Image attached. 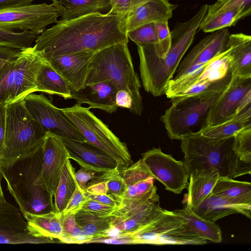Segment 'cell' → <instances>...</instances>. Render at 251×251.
Masks as SVG:
<instances>
[{
  "label": "cell",
  "mask_w": 251,
  "mask_h": 251,
  "mask_svg": "<svg viewBox=\"0 0 251 251\" xmlns=\"http://www.w3.org/2000/svg\"><path fill=\"white\" fill-rule=\"evenodd\" d=\"M126 18L123 14L96 13L60 20L37 36L34 47L47 58L83 51L96 52L127 43Z\"/></svg>",
  "instance_id": "1"
},
{
  "label": "cell",
  "mask_w": 251,
  "mask_h": 251,
  "mask_svg": "<svg viewBox=\"0 0 251 251\" xmlns=\"http://www.w3.org/2000/svg\"><path fill=\"white\" fill-rule=\"evenodd\" d=\"M206 13L201 7L190 19L177 23L171 31L170 49L163 58L159 57L152 44H139L140 78L145 90L154 97L165 94L169 81L184 54L192 44L200 25Z\"/></svg>",
  "instance_id": "2"
},
{
  "label": "cell",
  "mask_w": 251,
  "mask_h": 251,
  "mask_svg": "<svg viewBox=\"0 0 251 251\" xmlns=\"http://www.w3.org/2000/svg\"><path fill=\"white\" fill-rule=\"evenodd\" d=\"M42 146L18 158L10 166H0L7 189L22 214L55 211L53 195L48 190L42 176Z\"/></svg>",
  "instance_id": "3"
},
{
  "label": "cell",
  "mask_w": 251,
  "mask_h": 251,
  "mask_svg": "<svg viewBox=\"0 0 251 251\" xmlns=\"http://www.w3.org/2000/svg\"><path fill=\"white\" fill-rule=\"evenodd\" d=\"M234 137L216 139L200 133L181 140L183 162L188 176L201 170L215 171L219 177L234 179L251 175V164L241 161L234 150Z\"/></svg>",
  "instance_id": "4"
},
{
  "label": "cell",
  "mask_w": 251,
  "mask_h": 251,
  "mask_svg": "<svg viewBox=\"0 0 251 251\" xmlns=\"http://www.w3.org/2000/svg\"><path fill=\"white\" fill-rule=\"evenodd\" d=\"M109 81L117 89L129 93L132 99L130 111L141 115L143 104L141 82L133 67L127 43L115 44L96 52L88 67L85 85Z\"/></svg>",
  "instance_id": "5"
},
{
  "label": "cell",
  "mask_w": 251,
  "mask_h": 251,
  "mask_svg": "<svg viewBox=\"0 0 251 251\" xmlns=\"http://www.w3.org/2000/svg\"><path fill=\"white\" fill-rule=\"evenodd\" d=\"M108 244L203 245L206 240L193 231L173 211L163 209L139 229L116 238L106 237Z\"/></svg>",
  "instance_id": "6"
},
{
  "label": "cell",
  "mask_w": 251,
  "mask_h": 251,
  "mask_svg": "<svg viewBox=\"0 0 251 251\" xmlns=\"http://www.w3.org/2000/svg\"><path fill=\"white\" fill-rule=\"evenodd\" d=\"M46 133L28 112L24 99L7 104L0 166H10L18 158L41 147Z\"/></svg>",
  "instance_id": "7"
},
{
  "label": "cell",
  "mask_w": 251,
  "mask_h": 251,
  "mask_svg": "<svg viewBox=\"0 0 251 251\" xmlns=\"http://www.w3.org/2000/svg\"><path fill=\"white\" fill-rule=\"evenodd\" d=\"M220 93L177 97L160 118L169 137L181 140L199 134L207 126V117Z\"/></svg>",
  "instance_id": "8"
},
{
  "label": "cell",
  "mask_w": 251,
  "mask_h": 251,
  "mask_svg": "<svg viewBox=\"0 0 251 251\" xmlns=\"http://www.w3.org/2000/svg\"><path fill=\"white\" fill-rule=\"evenodd\" d=\"M230 49L227 47L202 67L169 82L165 94L172 99L222 93L229 83L232 73L230 66Z\"/></svg>",
  "instance_id": "9"
},
{
  "label": "cell",
  "mask_w": 251,
  "mask_h": 251,
  "mask_svg": "<svg viewBox=\"0 0 251 251\" xmlns=\"http://www.w3.org/2000/svg\"><path fill=\"white\" fill-rule=\"evenodd\" d=\"M60 109L85 141L113 157L118 164L120 170L132 164L126 145L97 117L89 107L76 103L73 106Z\"/></svg>",
  "instance_id": "10"
},
{
  "label": "cell",
  "mask_w": 251,
  "mask_h": 251,
  "mask_svg": "<svg viewBox=\"0 0 251 251\" xmlns=\"http://www.w3.org/2000/svg\"><path fill=\"white\" fill-rule=\"evenodd\" d=\"M44 57L34 46L22 49L0 70V103L8 104L37 92V75Z\"/></svg>",
  "instance_id": "11"
},
{
  "label": "cell",
  "mask_w": 251,
  "mask_h": 251,
  "mask_svg": "<svg viewBox=\"0 0 251 251\" xmlns=\"http://www.w3.org/2000/svg\"><path fill=\"white\" fill-rule=\"evenodd\" d=\"M157 202L148 198L121 200L111 214L110 228L99 238H116L139 229L163 209Z\"/></svg>",
  "instance_id": "12"
},
{
  "label": "cell",
  "mask_w": 251,
  "mask_h": 251,
  "mask_svg": "<svg viewBox=\"0 0 251 251\" xmlns=\"http://www.w3.org/2000/svg\"><path fill=\"white\" fill-rule=\"evenodd\" d=\"M24 101L31 117L46 132H51L61 138L85 141L61 109L43 94L30 93L24 98Z\"/></svg>",
  "instance_id": "13"
},
{
  "label": "cell",
  "mask_w": 251,
  "mask_h": 251,
  "mask_svg": "<svg viewBox=\"0 0 251 251\" xmlns=\"http://www.w3.org/2000/svg\"><path fill=\"white\" fill-rule=\"evenodd\" d=\"M59 12L53 4L43 3L0 10V28L30 30L38 35L58 22Z\"/></svg>",
  "instance_id": "14"
},
{
  "label": "cell",
  "mask_w": 251,
  "mask_h": 251,
  "mask_svg": "<svg viewBox=\"0 0 251 251\" xmlns=\"http://www.w3.org/2000/svg\"><path fill=\"white\" fill-rule=\"evenodd\" d=\"M251 107V77L232 76L231 79L211 106L207 126L220 124Z\"/></svg>",
  "instance_id": "15"
},
{
  "label": "cell",
  "mask_w": 251,
  "mask_h": 251,
  "mask_svg": "<svg viewBox=\"0 0 251 251\" xmlns=\"http://www.w3.org/2000/svg\"><path fill=\"white\" fill-rule=\"evenodd\" d=\"M142 157L154 178L167 190L179 194L187 187L189 176L183 161L176 160L160 148H152L142 154Z\"/></svg>",
  "instance_id": "16"
},
{
  "label": "cell",
  "mask_w": 251,
  "mask_h": 251,
  "mask_svg": "<svg viewBox=\"0 0 251 251\" xmlns=\"http://www.w3.org/2000/svg\"><path fill=\"white\" fill-rule=\"evenodd\" d=\"M230 33L227 28L213 32L201 39L181 60L173 78L184 76L202 67L227 48Z\"/></svg>",
  "instance_id": "17"
},
{
  "label": "cell",
  "mask_w": 251,
  "mask_h": 251,
  "mask_svg": "<svg viewBox=\"0 0 251 251\" xmlns=\"http://www.w3.org/2000/svg\"><path fill=\"white\" fill-rule=\"evenodd\" d=\"M24 218L20 208L6 201L0 206V244L61 243L58 239L33 236Z\"/></svg>",
  "instance_id": "18"
},
{
  "label": "cell",
  "mask_w": 251,
  "mask_h": 251,
  "mask_svg": "<svg viewBox=\"0 0 251 251\" xmlns=\"http://www.w3.org/2000/svg\"><path fill=\"white\" fill-rule=\"evenodd\" d=\"M42 176L48 190L53 195L64 166L70 159L62 138L47 132L43 144Z\"/></svg>",
  "instance_id": "19"
},
{
  "label": "cell",
  "mask_w": 251,
  "mask_h": 251,
  "mask_svg": "<svg viewBox=\"0 0 251 251\" xmlns=\"http://www.w3.org/2000/svg\"><path fill=\"white\" fill-rule=\"evenodd\" d=\"M62 139L69 158L76 161L81 167L97 172L120 170L113 157L87 141L64 138Z\"/></svg>",
  "instance_id": "20"
},
{
  "label": "cell",
  "mask_w": 251,
  "mask_h": 251,
  "mask_svg": "<svg viewBox=\"0 0 251 251\" xmlns=\"http://www.w3.org/2000/svg\"><path fill=\"white\" fill-rule=\"evenodd\" d=\"M95 53L83 51L45 59L68 83L71 91H76L85 85L89 65Z\"/></svg>",
  "instance_id": "21"
},
{
  "label": "cell",
  "mask_w": 251,
  "mask_h": 251,
  "mask_svg": "<svg viewBox=\"0 0 251 251\" xmlns=\"http://www.w3.org/2000/svg\"><path fill=\"white\" fill-rule=\"evenodd\" d=\"M126 185L121 200L148 198L159 201L154 177L142 159L121 171Z\"/></svg>",
  "instance_id": "22"
},
{
  "label": "cell",
  "mask_w": 251,
  "mask_h": 251,
  "mask_svg": "<svg viewBox=\"0 0 251 251\" xmlns=\"http://www.w3.org/2000/svg\"><path fill=\"white\" fill-rule=\"evenodd\" d=\"M118 90L110 81H101L86 84L78 91H71V99H75L78 104L87 103L90 108L112 113L118 107L115 102Z\"/></svg>",
  "instance_id": "23"
},
{
  "label": "cell",
  "mask_w": 251,
  "mask_h": 251,
  "mask_svg": "<svg viewBox=\"0 0 251 251\" xmlns=\"http://www.w3.org/2000/svg\"><path fill=\"white\" fill-rule=\"evenodd\" d=\"M200 217L215 222L235 213L251 218V205L239 204L211 192L197 206L192 209Z\"/></svg>",
  "instance_id": "24"
},
{
  "label": "cell",
  "mask_w": 251,
  "mask_h": 251,
  "mask_svg": "<svg viewBox=\"0 0 251 251\" xmlns=\"http://www.w3.org/2000/svg\"><path fill=\"white\" fill-rule=\"evenodd\" d=\"M176 6L169 0L149 1L126 18V31L146 24L168 22Z\"/></svg>",
  "instance_id": "25"
},
{
  "label": "cell",
  "mask_w": 251,
  "mask_h": 251,
  "mask_svg": "<svg viewBox=\"0 0 251 251\" xmlns=\"http://www.w3.org/2000/svg\"><path fill=\"white\" fill-rule=\"evenodd\" d=\"M227 47L230 49L232 76L251 77V36L242 33L230 34Z\"/></svg>",
  "instance_id": "26"
},
{
  "label": "cell",
  "mask_w": 251,
  "mask_h": 251,
  "mask_svg": "<svg viewBox=\"0 0 251 251\" xmlns=\"http://www.w3.org/2000/svg\"><path fill=\"white\" fill-rule=\"evenodd\" d=\"M58 10L60 20L67 21L87 15L108 11L110 0H51Z\"/></svg>",
  "instance_id": "27"
},
{
  "label": "cell",
  "mask_w": 251,
  "mask_h": 251,
  "mask_svg": "<svg viewBox=\"0 0 251 251\" xmlns=\"http://www.w3.org/2000/svg\"><path fill=\"white\" fill-rule=\"evenodd\" d=\"M219 177L215 171L201 170L191 174L182 202L191 209L198 205L212 192Z\"/></svg>",
  "instance_id": "28"
},
{
  "label": "cell",
  "mask_w": 251,
  "mask_h": 251,
  "mask_svg": "<svg viewBox=\"0 0 251 251\" xmlns=\"http://www.w3.org/2000/svg\"><path fill=\"white\" fill-rule=\"evenodd\" d=\"M23 215L33 236L59 240L62 233L61 215L55 211L41 214L25 212Z\"/></svg>",
  "instance_id": "29"
},
{
  "label": "cell",
  "mask_w": 251,
  "mask_h": 251,
  "mask_svg": "<svg viewBox=\"0 0 251 251\" xmlns=\"http://www.w3.org/2000/svg\"><path fill=\"white\" fill-rule=\"evenodd\" d=\"M37 92L71 99V90L66 80L44 58L36 78Z\"/></svg>",
  "instance_id": "30"
},
{
  "label": "cell",
  "mask_w": 251,
  "mask_h": 251,
  "mask_svg": "<svg viewBox=\"0 0 251 251\" xmlns=\"http://www.w3.org/2000/svg\"><path fill=\"white\" fill-rule=\"evenodd\" d=\"M173 212L200 237L214 243L222 242V231L219 226L200 217L188 205L185 204L182 209Z\"/></svg>",
  "instance_id": "31"
},
{
  "label": "cell",
  "mask_w": 251,
  "mask_h": 251,
  "mask_svg": "<svg viewBox=\"0 0 251 251\" xmlns=\"http://www.w3.org/2000/svg\"><path fill=\"white\" fill-rule=\"evenodd\" d=\"M74 214L76 223L91 240L100 237L108 230L113 219L112 215L97 213L81 208Z\"/></svg>",
  "instance_id": "32"
},
{
  "label": "cell",
  "mask_w": 251,
  "mask_h": 251,
  "mask_svg": "<svg viewBox=\"0 0 251 251\" xmlns=\"http://www.w3.org/2000/svg\"><path fill=\"white\" fill-rule=\"evenodd\" d=\"M211 193L237 204L251 205V183L249 182L219 177Z\"/></svg>",
  "instance_id": "33"
},
{
  "label": "cell",
  "mask_w": 251,
  "mask_h": 251,
  "mask_svg": "<svg viewBox=\"0 0 251 251\" xmlns=\"http://www.w3.org/2000/svg\"><path fill=\"white\" fill-rule=\"evenodd\" d=\"M249 126H251V107L220 124L206 126L200 134L209 138L222 139L233 136Z\"/></svg>",
  "instance_id": "34"
},
{
  "label": "cell",
  "mask_w": 251,
  "mask_h": 251,
  "mask_svg": "<svg viewBox=\"0 0 251 251\" xmlns=\"http://www.w3.org/2000/svg\"><path fill=\"white\" fill-rule=\"evenodd\" d=\"M75 173L70 159H68L64 166L58 185L53 195L55 212L59 215H61L76 189L77 182Z\"/></svg>",
  "instance_id": "35"
},
{
  "label": "cell",
  "mask_w": 251,
  "mask_h": 251,
  "mask_svg": "<svg viewBox=\"0 0 251 251\" xmlns=\"http://www.w3.org/2000/svg\"><path fill=\"white\" fill-rule=\"evenodd\" d=\"M246 17L242 11L236 9L219 11L209 15L206 14L199 30L205 33L213 32L235 25L239 20Z\"/></svg>",
  "instance_id": "36"
},
{
  "label": "cell",
  "mask_w": 251,
  "mask_h": 251,
  "mask_svg": "<svg viewBox=\"0 0 251 251\" xmlns=\"http://www.w3.org/2000/svg\"><path fill=\"white\" fill-rule=\"evenodd\" d=\"M62 233L61 243L67 244L88 243L91 239L87 237L75 221L74 214L61 215Z\"/></svg>",
  "instance_id": "37"
},
{
  "label": "cell",
  "mask_w": 251,
  "mask_h": 251,
  "mask_svg": "<svg viewBox=\"0 0 251 251\" xmlns=\"http://www.w3.org/2000/svg\"><path fill=\"white\" fill-rule=\"evenodd\" d=\"M38 34L30 30L14 32L0 28V46L22 49L31 47Z\"/></svg>",
  "instance_id": "38"
},
{
  "label": "cell",
  "mask_w": 251,
  "mask_h": 251,
  "mask_svg": "<svg viewBox=\"0 0 251 251\" xmlns=\"http://www.w3.org/2000/svg\"><path fill=\"white\" fill-rule=\"evenodd\" d=\"M234 137V150L240 160L251 164V126L238 131Z\"/></svg>",
  "instance_id": "39"
},
{
  "label": "cell",
  "mask_w": 251,
  "mask_h": 251,
  "mask_svg": "<svg viewBox=\"0 0 251 251\" xmlns=\"http://www.w3.org/2000/svg\"><path fill=\"white\" fill-rule=\"evenodd\" d=\"M127 36L136 45L152 44L156 47L158 43L154 23L144 25L129 31Z\"/></svg>",
  "instance_id": "40"
},
{
  "label": "cell",
  "mask_w": 251,
  "mask_h": 251,
  "mask_svg": "<svg viewBox=\"0 0 251 251\" xmlns=\"http://www.w3.org/2000/svg\"><path fill=\"white\" fill-rule=\"evenodd\" d=\"M232 9L241 11L248 16L251 12V0H217L213 4L208 5L206 14Z\"/></svg>",
  "instance_id": "41"
},
{
  "label": "cell",
  "mask_w": 251,
  "mask_h": 251,
  "mask_svg": "<svg viewBox=\"0 0 251 251\" xmlns=\"http://www.w3.org/2000/svg\"><path fill=\"white\" fill-rule=\"evenodd\" d=\"M126 190V185L120 170L108 173L106 178V194L120 200Z\"/></svg>",
  "instance_id": "42"
},
{
  "label": "cell",
  "mask_w": 251,
  "mask_h": 251,
  "mask_svg": "<svg viewBox=\"0 0 251 251\" xmlns=\"http://www.w3.org/2000/svg\"><path fill=\"white\" fill-rule=\"evenodd\" d=\"M158 43L155 49L157 55L164 57L169 51L171 44V35L168 22L155 23Z\"/></svg>",
  "instance_id": "43"
},
{
  "label": "cell",
  "mask_w": 251,
  "mask_h": 251,
  "mask_svg": "<svg viewBox=\"0 0 251 251\" xmlns=\"http://www.w3.org/2000/svg\"><path fill=\"white\" fill-rule=\"evenodd\" d=\"M151 0H110L111 8L108 14L131 16L141 5Z\"/></svg>",
  "instance_id": "44"
},
{
  "label": "cell",
  "mask_w": 251,
  "mask_h": 251,
  "mask_svg": "<svg viewBox=\"0 0 251 251\" xmlns=\"http://www.w3.org/2000/svg\"><path fill=\"white\" fill-rule=\"evenodd\" d=\"M85 193V192L83 191L77 183L76 189L61 215L74 213L80 208L86 198Z\"/></svg>",
  "instance_id": "45"
},
{
  "label": "cell",
  "mask_w": 251,
  "mask_h": 251,
  "mask_svg": "<svg viewBox=\"0 0 251 251\" xmlns=\"http://www.w3.org/2000/svg\"><path fill=\"white\" fill-rule=\"evenodd\" d=\"M80 208L97 213L110 215L116 211L117 206L105 205L95 200L85 198Z\"/></svg>",
  "instance_id": "46"
},
{
  "label": "cell",
  "mask_w": 251,
  "mask_h": 251,
  "mask_svg": "<svg viewBox=\"0 0 251 251\" xmlns=\"http://www.w3.org/2000/svg\"><path fill=\"white\" fill-rule=\"evenodd\" d=\"M97 172L87 170L83 167L75 173L76 181L80 188L85 192L87 183L96 175Z\"/></svg>",
  "instance_id": "47"
},
{
  "label": "cell",
  "mask_w": 251,
  "mask_h": 251,
  "mask_svg": "<svg viewBox=\"0 0 251 251\" xmlns=\"http://www.w3.org/2000/svg\"><path fill=\"white\" fill-rule=\"evenodd\" d=\"M21 50L0 46V70L6 63L18 57Z\"/></svg>",
  "instance_id": "48"
},
{
  "label": "cell",
  "mask_w": 251,
  "mask_h": 251,
  "mask_svg": "<svg viewBox=\"0 0 251 251\" xmlns=\"http://www.w3.org/2000/svg\"><path fill=\"white\" fill-rule=\"evenodd\" d=\"M115 102L118 107L131 109L132 99L131 96L126 90L120 89L117 91L115 96Z\"/></svg>",
  "instance_id": "49"
},
{
  "label": "cell",
  "mask_w": 251,
  "mask_h": 251,
  "mask_svg": "<svg viewBox=\"0 0 251 251\" xmlns=\"http://www.w3.org/2000/svg\"><path fill=\"white\" fill-rule=\"evenodd\" d=\"M86 198L95 200L102 204L112 206H118L120 203V200L107 194H92L85 192Z\"/></svg>",
  "instance_id": "50"
},
{
  "label": "cell",
  "mask_w": 251,
  "mask_h": 251,
  "mask_svg": "<svg viewBox=\"0 0 251 251\" xmlns=\"http://www.w3.org/2000/svg\"><path fill=\"white\" fill-rule=\"evenodd\" d=\"M7 104L0 103V156L3 148Z\"/></svg>",
  "instance_id": "51"
},
{
  "label": "cell",
  "mask_w": 251,
  "mask_h": 251,
  "mask_svg": "<svg viewBox=\"0 0 251 251\" xmlns=\"http://www.w3.org/2000/svg\"><path fill=\"white\" fill-rule=\"evenodd\" d=\"M36 0H0V10L32 4Z\"/></svg>",
  "instance_id": "52"
},
{
  "label": "cell",
  "mask_w": 251,
  "mask_h": 251,
  "mask_svg": "<svg viewBox=\"0 0 251 251\" xmlns=\"http://www.w3.org/2000/svg\"><path fill=\"white\" fill-rule=\"evenodd\" d=\"M2 178L3 176L0 173V206L6 201L1 185V182Z\"/></svg>",
  "instance_id": "53"
}]
</instances>
